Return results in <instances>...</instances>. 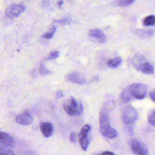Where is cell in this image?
Wrapping results in <instances>:
<instances>
[{
    "label": "cell",
    "mask_w": 155,
    "mask_h": 155,
    "mask_svg": "<svg viewBox=\"0 0 155 155\" xmlns=\"http://www.w3.org/2000/svg\"><path fill=\"white\" fill-rule=\"evenodd\" d=\"M39 73L42 75H47L51 73V72L47 69L43 65H41L39 67Z\"/></svg>",
    "instance_id": "21"
},
{
    "label": "cell",
    "mask_w": 155,
    "mask_h": 155,
    "mask_svg": "<svg viewBox=\"0 0 155 155\" xmlns=\"http://www.w3.org/2000/svg\"><path fill=\"white\" fill-rule=\"evenodd\" d=\"M4 149H5V148L0 147V155H3L4 152Z\"/></svg>",
    "instance_id": "29"
},
{
    "label": "cell",
    "mask_w": 155,
    "mask_h": 155,
    "mask_svg": "<svg viewBox=\"0 0 155 155\" xmlns=\"http://www.w3.org/2000/svg\"><path fill=\"white\" fill-rule=\"evenodd\" d=\"M65 111L70 116H79L83 112V105L81 102L77 101L72 96L65 99L62 104Z\"/></svg>",
    "instance_id": "2"
},
{
    "label": "cell",
    "mask_w": 155,
    "mask_h": 155,
    "mask_svg": "<svg viewBox=\"0 0 155 155\" xmlns=\"http://www.w3.org/2000/svg\"><path fill=\"white\" fill-rule=\"evenodd\" d=\"M122 59L120 57H115L107 61V65L111 68H116L120 65Z\"/></svg>",
    "instance_id": "15"
},
{
    "label": "cell",
    "mask_w": 155,
    "mask_h": 155,
    "mask_svg": "<svg viewBox=\"0 0 155 155\" xmlns=\"http://www.w3.org/2000/svg\"><path fill=\"white\" fill-rule=\"evenodd\" d=\"M130 146L132 152L136 155H148V150L146 145L140 140L133 139L130 142Z\"/></svg>",
    "instance_id": "4"
},
{
    "label": "cell",
    "mask_w": 155,
    "mask_h": 155,
    "mask_svg": "<svg viewBox=\"0 0 155 155\" xmlns=\"http://www.w3.org/2000/svg\"><path fill=\"white\" fill-rule=\"evenodd\" d=\"M16 122L21 125H30L33 122V117L30 113L25 112L16 117Z\"/></svg>",
    "instance_id": "10"
},
{
    "label": "cell",
    "mask_w": 155,
    "mask_h": 155,
    "mask_svg": "<svg viewBox=\"0 0 155 155\" xmlns=\"http://www.w3.org/2000/svg\"><path fill=\"white\" fill-rule=\"evenodd\" d=\"M131 91L134 98L137 99H143L147 94L146 86L140 83H135L130 85Z\"/></svg>",
    "instance_id": "6"
},
{
    "label": "cell",
    "mask_w": 155,
    "mask_h": 155,
    "mask_svg": "<svg viewBox=\"0 0 155 155\" xmlns=\"http://www.w3.org/2000/svg\"><path fill=\"white\" fill-rule=\"evenodd\" d=\"M143 24L145 25H155V16L150 15L147 16L143 21Z\"/></svg>",
    "instance_id": "17"
},
{
    "label": "cell",
    "mask_w": 155,
    "mask_h": 155,
    "mask_svg": "<svg viewBox=\"0 0 155 155\" xmlns=\"http://www.w3.org/2000/svg\"><path fill=\"white\" fill-rule=\"evenodd\" d=\"M89 38L94 42L102 44L105 42L107 38L105 34L99 29H91L88 32Z\"/></svg>",
    "instance_id": "9"
},
{
    "label": "cell",
    "mask_w": 155,
    "mask_h": 155,
    "mask_svg": "<svg viewBox=\"0 0 155 155\" xmlns=\"http://www.w3.org/2000/svg\"><path fill=\"white\" fill-rule=\"evenodd\" d=\"M91 130V126L90 125H85L82 128L79 135V143L83 150L86 151L89 145V139L88 137V134Z\"/></svg>",
    "instance_id": "7"
},
{
    "label": "cell",
    "mask_w": 155,
    "mask_h": 155,
    "mask_svg": "<svg viewBox=\"0 0 155 155\" xmlns=\"http://www.w3.org/2000/svg\"><path fill=\"white\" fill-rule=\"evenodd\" d=\"M70 140L71 142H76L77 141V134L75 132H71L70 133Z\"/></svg>",
    "instance_id": "23"
},
{
    "label": "cell",
    "mask_w": 155,
    "mask_h": 155,
    "mask_svg": "<svg viewBox=\"0 0 155 155\" xmlns=\"http://www.w3.org/2000/svg\"><path fill=\"white\" fill-rule=\"evenodd\" d=\"M135 0H118L117 4L119 6L124 7L131 5Z\"/></svg>",
    "instance_id": "20"
},
{
    "label": "cell",
    "mask_w": 155,
    "mask_h": 155,
    "mask_svg": "<svg viewBox=\"0 0 155 155\" xmlns=\"http://www.w3.org/2000/svg\"><path fill=\"white\" fill-rule=\"evenodd\" d=\"M148 122L155 127V110H151L148 116Z\"/></svg>",
    "instance_id": "19"
},
{
    "label": "cell",
    "mask_w": 155,
    "mask_h": 155,
    "mask_svg": "<svg viewBox=\"0 0 155 155\" xmlns=\"http://www.w3.org/2000/svg\"><path fill=\"white\" fill-rule=\"evenodd\" d=\"M137 118V113L136 110L132 107H126L122 112V119L125 124H133Z\"/></svg>",
    "instance_id": "5"
},
{
    "label": "cell",
    "mask_w": 155,
    "mask_h": 155,
    "mask_svg": "<svg viewBox=\"0 0 155 155\" xmlns=\"http://www.w3.org/2000/svg\"><path fill=\"white\" fill-rule=\"evenodd\" d=\"M56 27H54V26L52 27V28L50 29V30L49 31L44 33L42 36V38H45V39H51L53 36L54 33L56 32Z\"/></svg>",
    "instance_id": "18"
},
{
    "label": "cell",
    "mask_w": 155,
    "mask_h": 155,
    "mask_svg": "<svg viewBox=\"0 0 155 155\" xmlns=\"http://www.w3.org/2000/svg\"><path fill=\"white\" fill-rule=\"evenodd\" d=\"M3 155H15V154L11 150L8 149L7 148H5Z\"/></svg>",
    "instance_id": "24"
},
{
    "label": "cell",
    "mask_w": 155,
    "mask_h": 155,
    "mask_svg": "<svg viewBox=\"0 0 155 155\" xmlns=\"http://www.w3.org/2000/svg\"><path fill=\"white\" fill-rule=\"evenodd\" d=\"M56 97L58 98H61L63 96H64V94H63V92L62 90H58L57 92H56Z\"/></svg>",
    "instance_id": "28"
},
{
    "label": "cell",
    "mask_w": 155,
    "mask_h": 155,
    "mask_svg": "<svg viewBox=\"0 0 155 155\" xmlns=\"http://www.w3.org/2000/svg\"><path fill=\"white\" fill-rule=\"evenodd\" d=\"M131 64L137 71L142 73L151 74L154 73L153 67L150 63L147 61L146 59L142 55H135L131 60Z\"/></svg>",
    "instance_id": "3"
},
{
    "label": "cell",
    "mask_w": 155,
    "mask_h": 155,
    "mask_svg": "<svg viewBox=\"0 0 155 155\" xmlns=\"http://www.w3.org/2000/svg\"><path fill=\"white\" fill-rule=\"evenodd\" d=\"M62 4H63V1H62V0H60V1H59V2L58 3L59 7H61V5H62Z\"/></svg>",
    "instance_id": "30"
},
{
    "label": "cell",
    "mask_w": 155,
    "mask_h": 155,
    "mask_svg": "<svg viewBox=\"0 0 155 155\" xmlns=\"http://www.w3.org/2000/svg\"><path fill=\"white\" fill-rule=\"evenodd\" d=\"M154 31L152 30H138L136 31V35L141 38H149L153 35Z\"/></svg>",
    "instance_id": "16"
},
{
    "label": "cell",
    "mask_w": 155,
    "mask_h": 155,
    "mask_svg": "<svg viewBox=\"0 0 155 155\" xmlns=\"http://www.w3.org/2000/svg\"><path fill=\"white\" fill-rule=\"evenodd\" d=\"M112 103L104 105L101 109L99 115V124L101 134L108 138H114L117 135V131L110 127L109 122L108 111L112 108Z\"/></svg>",
    "instance_id": "1"
},
{
    "label": "cell",
    "mask_w": 155,
    "mask_h": 155,
    "mask_svg": "<svg viewBox=\"0 0 155 155\" xmlns=\"http://www.w3.org/2000/svg\"><path fill=\"white\" fill-rule=\"evenodd\" d=\"M98 155H115V154L114 153H113L111 151H104V152L99 154Z\"/></svg>",
    "instance_id": "27"
},
{
    "label": "cell",
    "mask_w": 155,
    "mask_h": 155,
    "mask_svg": "<svg viewBox=\"0 0 155 155\" xmlns=\"http://www.w3.org/2000/svg\"><path fill=\"white\" fill-rule=\"evenodd\" d=\"M67 79L77 84H83L86 82L85 78L78 72H72L67 76Z\"/></svg>",
    "instance_id": "11"
},
{
    "label": "cell",
    "mask_w": 155,
    "mask_h": 155,
    "mask_svg": "<svg viewBox=\"0 0 155 155\" xmlns=\"http://www.w3.org/2000/svg\"><path fill=\"white\" fill-rule=\"evenodd\" d=\"M150 97L151 98V99L155 102V88H154L153 90H152V91L150 92Z\"/></svg>",
    "instance_id": "26"
},
{
    "label": "cell",
    "mask_w": 155,
    "mask_h": 155,
    "mask_svg": "<svg viewBox=\"0 0 155 155\" xmlns=\"http://www.w3.org/2000/svg\"><path fill=\"white\" fill-rule=\"evenodd\" d=\"M0 145L7 147H13L14 145L13 139L8 134L0 131Z\"/></svg>",
    "instance_id": "12"
},
{
    "label": "cell",
    "mask_w": 155,
    "mask_h": 155,
    "mask_svg": "<svg viewBox=\"0 0 155 155\" xmlns=\"http://www.w3.org/2000/svg\"><path fill=\"white\" fill-rule=\"evenodd\" d=\"M25 9V7L22 4H12L8 6L5 11V15L9 18H15L18 16Z\"/></svg>",
    "instance_id": "8"
},
{
    "label": "cell",
    "mask_w": 155,
    "mask_h": 155,
    "mask_svg": "<svg viewBox=\"0 0 155 155\" xmlns=\"http://www.w3.org/2000/svg\"><path fill=\"white\" fill-rule=\"evenodd\" d=\"M133 94L131 91L130 86H128L125 87L123 91H122L120 94V99L124 102H127L132 100L133 98Z\"/></svg>",
    "instance_id": "14"
},
{
    "label": "cell",
    "mask_w": 155,
    "mask_h": 155,
    "mask_svg": "<svg viewBox=\"0 0 155 155\" xmlns=\"http://www.w3.org/2000/svg\"><path fill=\"white\" fill-rule=\"evenodd\" d=\"M55 22H57L58 23H60V24H69L70 23V19H67V18H65V19H64L62 20H59V21H56Z\"/></svg>",
    "instance_id": "25"
},
{
    "label": "cell",
    "mask_w": 155,
    "mask_h": 155,
    "mask_svg": "<svg viewBox=\"0 0 155 155\" xmlns=\"http://www.w3.org/2000/svg\"><path fill=\"white\" fill-rule=\"evenodd\" d=\"M42 133L45 137H50L53 133V126L50 122H44L40 125Z\"/></svg>",
    "instance_id": "13"
},
{
    "label": "cell",
    "mask_w": 155,
    "mask_h": 155,
    "mask_svg": "<svg viewBox=\"0 0 155 155\" xmlns=\"http://www.w3.org/2000/svg\"><path fill=\"white\" fill-rule=\"evenodd\" d=\"M59 55V51H52L51 53H50V54L48 55V58H47V59H49V60H52V59H54L56 58H57Z\"/></svg>",
    "instance_id": "22"
}]
</instances>
